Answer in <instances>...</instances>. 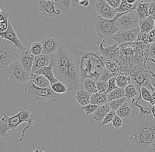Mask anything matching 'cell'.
Segmentation results:
<instances>
[{"mask_svg":"<svg viewBox=\"0 0 155 152\" xmlns=\"http://www.w3.org/2000/svg\"><path fill=\"white\" fill-rule=\"evenodd\" d=\"M82 52L71 45L60 44L56 52L50 55L54 76L68 90L81 89L79 66Z\"/></svg>","mask_w":155,"mask_h":152,"instance_id":"obj_1","label":"cell"},{"mask_svg":"<svg viewBox=\"0 0 155 152\" xmlns=\"http://www.w3.org/2000/svg\"><path fill=\"white\" fill-rule=\"evenodd\" d=\"M150 45L140 41H134L118 46L113 60L120 63L121 73L130 76L137 72L149 67L146 64L149 58Z\"/></svg>","mask_w":155,"mask_h":152,"instance_id":"obj_2","label":"cell"},{"mask_svg":"<svg viewBox=\"0 0 155 152\" xmlns=\"http://www.w3.org/2000/svg\"><path fill=\"white\" fill-rule=\"evenodd\" d=\"M131 141L136 152H155V118L140 113L131 122Z\"/></svg>","mask_w":155,"mask_h":152,"instance_id":"obj_3","label":"cell"},{"mask_svg":"<svg viewBox=\"0 0 155 152\" xmlns=\"http://www.w3.org/2000/svg\"><path fill=\"white\" fill-rule=\"evenodd\" d=\"M27 103L48 105L57 101L61 97V94L55 93L51 86L47 88L37 87L33 83L31 79L25 84L15 83Z\"/></svg>","mask_w":155,"mask_h":152,"instance_id":"obj_4","label":"cell"},{"mask_svg":"<svg viewBox=\"0 0 155 152\" xmlns=\"http://www.w3.org/2000/svg\"><path fill=\"white\" fill-rule=\"evenodd\" d=\"M104 67L103 57L99 52H82L79 66L81 89L83 81L87 78L97 81Z\"/></svg>","mask_w":155,"mask_h":152,"instance_id":"obj_5","label":"cell"},{"mask_svg":"<svg viewBox=\"0 0 155 152\" xmlns=\"http://www.w3.org/2000/svg\"><path fill=\"white\" fill-rule=\"evenodd\" d=\"M21 52L13 43L2 38L0 41V70L5 69L12 63L18 61Z\"/></svg>","mask_w":155,"mask_h":152,"instance_id":"obj_6","label":"cell"},{"mask_svg":"<svg viewBox=\"0 0 155 152\" xmlns=\"http://www.w3.org/2000/svg\"><path fill=\"white\" fill-rule=\"evenodd\" d=\"M124 13H116L113 19H108L97 16L94 19V25L97 35L101 38H108L111 37L119 31L116 27V22L117 19Z\"/></svg>","mask_w":155,"mask_h":152,"instance_id":"obj_7","label":"cell"},{"mask_svg":"<svg viewBox=\"0 0 155 152\" xmlns=\"http://www.w3.org/2000/svg\"><path fill=\"white\" fill-rule=\"evenodd\" d=\"M5 69L8 78L15 83L25 84L31 79V73L24 70L19 61L12 63Z\"/></svg>","mask_w":155,"mask_h":152,"instance_id":"obj_8","label":"cell"},{"mask_svg":"<svg viewBox=\"0 0 155 152\" xmlns=\"http://www.w3.org/2000/svg\"><path fill=\"white\" fill-rule=\"evenodd\" d=\"M140 20L137 15L136 10H132L122 15L116 20V27L120 30L127 31L139 27Z\"/></svg>","mask_w":155,"mask_h":152,"instance_id":"obj_9","label":"cell"},{"mask_svg":"<svg viewBox=\"0 0 155 152\" xmlns=\"http://www.w3.org/2000/svg\"><path fill=\"white\" fill-rule=\"evenodd\" d=\"M150 70L149 67L130 75L131 82L135 86L138 91L142 87L147 88L151 93L155 91L150 81Z\"/></svg>","mask_w":155,"mask_h":152,"instance_id":"obj_10","label":"cell"},{"mask_svg":"<svg viewBox=\"0 0 155 152\" xmlns=\"http://www.w3.org/2000/svg\"><path fill=\"white\" fill-rule=\"evenodd\" d=\"M21 124L18 114L10 117L4 114L3 118L0 120V138L9 135L7 131L9 130L14 131Z\"/></svg>","mask_w":155,"mask_h":152,"instance_id":"obj_11","label":"cell"},{"mask_svg":"<svg viewBox=\"0 0 155 152\" xmlns=\"http://www.w3.org/2000/svg\"><path fill=\"white\" fill-rule=\"evenodd\" d=\"M140 31L139 27L133 30H119L115 34L112 35L111 38L115 40L119 46L123 44L135 41Z\"/></svg>","mask_w":155,"mask_h":152,"instance_id":"obj_12","label":"cell"},{"mask_svg":"<svg viewBox=\"0 0 155 152\" xmlns=\"http://www.w3.org/2000/svg\"><path fill=\"white\" fill-rule=\"evenodd\" d=\"M19 106H21V108H19V112L18 113L20 122H21V123L24 122H28V125L23 130V131H22V136H21L20 139L13 143H16L17 142H20V141H22L23 140L24 134H25V131L28 128L31 126L33 124L34 121L37 118V117L35 115L31 114V111L32 110L35 106L32 109L29 108L28 105H27V102H24L22 105H19Z\"/></svg>","mask_w":155,"mask_h":152,"instance_id":"obj_13","label":"cell"},{"mask_svg":"<svg viewBox=\"0 0 155 152\" xmlns=\"http://www.w3.org/2000/svg\"><path fill=\"white\" fill-rule=\"evenodd\" d=\"M37 8L39 12L45 17H57L61 14V11L56 8L55 1L39 0Z\"/></svg>","mask_w":155,"mask_h":152,"instance_id":"obj_14","label":"cell"},{"mask_svg":"<svg viewBox=\"0 0 155 152\" xmlns=\"http://www.w3.org/2000/svg\"><path fill=\"white\" fill-rule=\"evenodd\" d=\"M0 37L1 38L9 40L13 43L15 46L21 51H26L29 49L28 48L24 47L21 43L20 40L18 38L17 34L11 24L9 20H8L7 29L5 31L0 32Z\"/></svg>","mask_w":155,"mask_h":152,"instance_id":"obj_15","label":"cell"},{"mask_svg":"<svg viewBox=\"0 0 155 152\" xmlns=\"http://www.w3.org/2000/svg\"><path fill=\"white\" fill-rule=\"evenodd\" d=\"M95 9L99 16L105 19H113L116 15L114 9L107 4L105 0H98L96 4Z\"/></svg>","mask_w":155,"mask_h":152,"instance_id":"obj_16","label":"cell"},{"mask_svg":"<svg viewBox=\"0 0 155 152\" xmlns=\"http://www.w3.org/2000/svg\"><path fill=\"white\" fill-rule=\"evenodd\" d=\"M35 57L32 54L30 49L22 51L19 54L18 61L24 67V70L29 73H31V71Z\"/></svg>","mask_w":155,"mask_h":152,"instance_id":"obj_17","label":"cell"},{"mask_svg":"<svg viewBox=\"0 0 155 152\" xmlns=\"http://www.w3.org/2000/svg\"><path fill=\"white\" fill-rule=\"evenodd\" d=\"M42 45V54L51 55L56 52L60 45L58 40L55 38L46 37L41 41Z\"/></svg>","mask_w":155,"mask_h":152,"instance_id":"obj_18","label":"cell"},{"mask_svg":"<svg viewBox=\"0 0 155 152\" xmlns=\"http://www.w3.org/2000/svg\"><path fill=\"white\" fill-rule=\"evenodd\" d=\"M50 65V55L42 54L35 56L31 73H35L37 70L45 66Z\"/></svg>","mask_w":155,"mask_h":152,"instance_id":"obj_19","label":"cell"},{"mask_svg":"<svg viewBox=\"0 0 155 152\" xmlns=\"http://www.w3.org/2000/svg\"><path fill=\"white\" fill-rule=\"evenodd\" d=\"M105 67L113 74L114 77L119 76L122 73L120 65L116 60L108 59L103 57Z\"/></svg>","mask_w":155,"mask_h":152,"instance_id":"obj_20","label":"cell"},{"mask_svg":"<svg viewBox=\"0 0 155 152\" xmlns=\"http://www.w3.org/2000/svg\"><path fill=\"white\" fill-rule=\"evenodd\" d=\"M34 74L37 75H42L45 76L50 81L51 85L59 81L55 78L52 69V65H49L48 66H45L37 70Z\"/></svg>","mask_w":155,"mask_h":152,"instance_id":"obj_21","label":"cell"},{"mask_svg":"<svg viewBox=\"0 0 155 152\" xmlns=\"http://www.w3.org/2000/svg\"><path fill=\"white\" fill-rule=\"evenodd\" d=\"M105 40H104L100 44L99 48V53L104 57L113 60L115 50L118 47V44L116 43L111 46H108L106 48H104L103 46V44Z\"/></svg>","mask_w":155,"mask_h":152,"instance_id":"obj_22","label":"cell"},{"mask_svg":"<svg viewBox=\"0 0 155 152\" xmlns=\"http://www.w3.org/2000/svg\"><path fill=\"white\" fill-rule=\"evenodd\" d=\"M109 102L99 106L93 114V117L96 121L102 122L105 116L111 111Z\"/></svg>","mask_w":155,"mask_h":152,"instance_id":"obj_23","label":"cell"},{"mask_svg":"<svg viewBox=\"0 0 155 152\" xmlns=\"http://www.w3.org/2000/svg\"><path fill=\"white\" fill-rule=\"evenodd\" d=\"M55 4L57 9L59 10L61 14L67 13L74 7L73 0H56Z\"/></svg>","mask_w":155,"mask_h":152,"instance_id":"obj_24","label":"cell"},{"mask_svg":"<svg viewBox=\"0 0 155 152\" xmlns=\"http://www.w3.org/2000/svg\"><path fill=\"white\" fill-rule=\"evenodd\" d=\"M108 94L105 93L97 92L91 95L90 99V104L97 105L101 106L108 103Z\"/></svg>","mask_w":155,"mask_h":152,"instance_id":"obj_25","label":"cell"},{"mask_svg":"<svg viewBox=\"0 0 155 152\" xmlns=\"http://www.w3.org/2000/svg\"><path fill=\"white\" fill-rule=\"evenodd\" d=\"M31 79L35 86L41 88H47L51 86L50 81L42 75L31 73Z\"/></svg>","mask_w":155,"mask_h":152,"instance_id":"obj_26","label":"cell"},{"mask_svg":"<svg viewBox=\"0 0 155 152\" xmlns=\"http://www.w3.org/2000/svg\"><path fill=\"white\" fill-rule=\"evenodd\" d=\"M91 94L84 89H80L76 92V99L82 106L90 104Z\"/></svg>","mask_w":155,"mask_h":152,"instance_id":"obj_27","label":"cell"},{"mask_svg":"<svg viewBox=\"0 0 155 152\" xmlns=\"http://www.w3.org/2000/svg\"><path fill=\"white\" fill-rule=\"evenodd\" d=\"M155 20L151 17H148L145 19L140 20L139 22L140 32L147 33L154 28Z\"/></svg>","mask_w":155,"mask_h":152,"instance_id":"obj_28","label":"cell"},{"mask_svg":"<svg viewBox=\"0 0 155 152\" xmlns=\"http://www.w3.org/2000/svg\"><path fill=\"white\" fill-rule=\"evenodd\" d=\"M135 41H140L146 44H151L155 42V28L147 33H139Z\"/></svg>","mask_w":155,"mask_h":152,"instance_id":"obj_29","label":"cell"},{"mask_svg":"<svg viewBox=\"0 0 155 152\" xmlns=\"http://www.w3.org/2000/svg\"><path fill=\"white\" fill-rule=\"evenodd\" d=\"M137 15L140 21L149 17V3H139L136 8Z\"/></svg>","mask_w":155,"mask_h":152,"instance_id":"obj_30","label":"cell"},{"mask_svg":"<svg viewBox=\"0 0 155 152\" xmlns=\"http://www.w3.org/2000/svg\"><path fill=\"white\" fill-rule=\"evenodd\" d=\"M131 112L130 106L127 102L123 103L116 111V115L121 118H129Z\"/></svg>","mask_w":155,"mask_h":152,"instance_id":"obj_31","label":"cell"},{"mask_svg":"<svg viewBox=\"0 0 155 152\" xmlns=\"http://www.w3.org/2000/svg\"><path fill=\"white\" fill-rule=\"evenodd\" d=\"M9 20V13L5 8H3L0 14V32L6 31Z\"/></svg>","mask_w":155,"mask_h":152,"instance_id":"obj_32","label":"cell"},{"mask_svg":"<svg viewBox=\"0 0 155 152\" xmlns=\"http://www.w3.org/2000/svg\"><path fill=\"white\" fill-rule=\"evenodd\" d=\"M82 89L86 90L91 94L98 92L96 81L91 78H87L83 81Z\"/></svg>","mask_w":155,"mask_h":152,"instance_id":"obj_33","label":"cell"},{"mask_svg":"<svg viewBox=\"0 0 155 152\" xmlns=\"http://www.w3.org/2000/svg\"><path fill=\"white\" fill-rule=\"evenodd\" d=\"M116 83L117 87L124 89L126 86L130 84V76L127 74L121 73L116 76Z\"/></svg>","mask_w":155,"mask_h":152,"instance_id":"obj_34","label":"cell"},{"mask_svg":"<svg viewBox=\"0 0 155 152\" xmlns=\"http://www.w3.org/2000/svg\"><path fill=\"white\" fill-rule=\"evenodd\" d=\"M125 97V91L124 89L117 87L116 89L108 93V102L115 99Z\"/></svg>","mask_w":155,"mask_h":152,"instance_id":"obj_35","label":"cell"},{"mask_svg":"<svg viewBox=\"0 0 155 152\" xmlns=\"http://www.w3.org/2000/svg\"><path fill=\"white\" fill-rule=\"evenodd\" d=\"M124 89L125 91V97L128 100L135 97L138 94V90L133 84H129L126 86Z\"/></svg>","mask_w":155,"mask_h":152,"instance_id":"obj_36","label":"cell"},{"mask_svg":"<svg viewBox=\"0 0 155 152\" xmlns=\"http://www.w3.org/2000/svg\"><path fill=\"white\" fill-rule=\"evenodd\" d=\"M134 7V4L128 3L127 0H121V4L118 8L114 9L116 13H125L132 10Z\"/></svg>","mask_w":155,"mask_h":152,"instance_id":"obj_37","label":"cell"},{"mask_svg":"<svg viewBox=\"0 0 155 152\" xmlns=\"http://www.w3.org/2000/svg\"><path fill=\"white\" fill-rule=\"evenodd\" d=\"M51 87L53 91L58 94H62L68 91L66 86L60 81L51 85Z\"/></svg>","mask_w":155,"mask_h":152,"instance_id":"obj_38","label":"cell"},{"mask_svg":"<svg viewBox=\"0 0 155 152\" xmlns=\"http://www.w3.org/2000/svg\"><path fill=\"white\" fill-rule=\"evenodd\" d=\"M127 101L128 100L127 98L126 97H124L118 99H115L110 102H109V105L111 109L116 112V110L119 108V107L123 103L127 102Z\"/></svg>","mask_w":155,"mask_h":152,"instance_id":"obj_39","label":"cell"},{"mask_svg":"<svg viewBox=\"0 0 155 152\" xmlns=\"http://www.w3.org/2000/svg\"><path fill=\"white\" fill-rule=\"evenodd\" d=\"M34 56H37L42 54V45L41 42H35L32 44L30 49Z\"/></svg>","mask_w":155,"mask_h":152,"instance_id":"obj_40","label":"cell"},{"mask_svg":"<svg viewBox=\"0 0 155 152\" xmlns=\"http://www.w3.org/2000/svg\"><path fill=\"white\" fill-rule=\"evenodd\" d=\"M98 92L105 93L108 88V81H99L96 82Z\"/></svg>","mask_w":155,"mask_h":152,"instance_id":"obj_41","label":"cell"},{"mask_svg":"<svg viewBox=\"0 0 155 152\" xmlns=\"http://www.w3.org/2000/svg\"><path fill=\"white\" fill-rule=\"evenodd\" d=\"M138 91H140L142 99L145 101L150 103L152 98V93L147 88L144 87H141L140 90Z\"/></svg>","mask_w":155,"mask_h":152,"instance_id":"obj_42","label":"cell"},{"mask_svg":"<svg viewBox=\"0 0 155 152\" xmlns=\"http://www.w3.org/2000/svg\"><path fill=\"white\" fill-rule=\"evenodd\" d=\"M99 106L97 105L89 104L85 106H82V109L87 115L93 114Z\"/></svg>","mask_w":155,"mask_h":152,"instance_id":"obj_43","label":"cell"},{"mask_svg":"<svg viewBox=\"0 0 155 152\" xmlns=\"http://www.w3.org/2000/svg\"><path fill=\"white\" fill-rule=\"evenodd\" d=\"M113 77H114L113 74L105 67L98 80L99 81H108Z\"/></svg>","mask_w":155,"mask_h":152,"instance_id":"obj_44","label":"cell"},{"mask_svg":"<svg viewBox=\"0 0 155 152\" xmlns=\"http://www.w3.org/2000/svg\"><path fill=\"white\" fill-rule=\"evenodd\" d=\"M116 114V112L111 109V111L105 116V118L104 119L103 121L102 122V125H106L107 124L111 123L112 120H113V118Z\"/></svg>","mask_w":155,"mask_h":152,"instance_id":"obj_45","label":"cell"},{"mask_svg":"<svg viewBox=\"0 0 155 152\" xmlns=\"http://www.w3.org/2000/svg\"><path fill=\"white\" fill-rule=\"evenodd\" d=\"M111 123H112L114 128L116 129L120 128L123 125V121H122V118L117 116L116 114L113 118Z\"/></svg>","mask_w":155,"mask_h":152,"instance_id":"obj_46","label":"cell"},{"mask_svg":"<svg viewBox=\"0 0 155 152\" xmlns=\"http://www.w3.org/2000/svg\"><path fill=\"white\" fill-rule=\"evenodd\" d=\"M116 77H113L108 81V88L107 92H106L107 94L109 93V92L117 88V86L116 85Z\"/></svg>","mask_w":155,"mask_h":152,"instance_id":"obj_47","label":"cell"},{"mask_svg":"<svg viewBox=\"0 0 155 152\" xmlns=\"http://www.w3.org/2000/svg\"><path fill=\"white\" fill-rule=\"evenodd\" d=\"M107 4L113 9L118 8L121 4V0H105Z\"/></svg>","mask_w":155,"mask_h":152,"instance_id":"obj_48","label":"cell"},{"mask_svg":"<svg viewBox=\"0 0 155 152\" xmlns=\"http://www.w3.org/2000/svg\"><path fill=\"white\" fill-rule=\"evenodd\" d=\"M149 17L155 18V2L149 3Z\"/></svg>","mask_w":155,"mask_h":152,"instance_id":"obj_49","label":"cell"},{"mask_svg":"<svg viewBox=\"0 0 155 152\" xmlns=\"http://www.w3.org/2000/svg\"><path fill=\"white\" fill-rule=\"evenodd\" d=\"M149 57L155 60V42L151 44L150 45Z\"/></svg>","mask_w":155,"mask_h":152,"instance_id":"obj_50","label":"cell"},{"mask_svg":"<svg viewBox=\"0 0 155 152\" xmlns=\"http://www.w3.org/2000/svg\"><path fill=\"white\" fill-rule=\"evenodd\" d=\"M154 0H137L136 2L134 4L136 5H137V4L139 3H150L153 2Z\"/></svg>","mask_w":155,"mask_h":152,"instance_id":"obj_51","label":"cell"},{"mask_svg":"<svg viewBox=\"0 0 155 152\" xmlns=\"http://www.w3.org/2000/svg\"><path fill=\"white\" fill-rule=\"evenodd\" d=\"M150 104L152 105H155V91L152 92V98Z\"/></svg>","mask_w":155,"mask_h":152,"instance_id":"obj_52","label":"cell"},{"mask_svg":"<svg viewBox=\"0 0 155 152\" xmlns=\"http://www.w3.org/2000/svg\"><path fill=\"white\" fill-rule=\"evenodd\" d=\"M79 5H80L86 7H87L89 5V0H84V1H81V2H80Z\"/></svg>","mask_w":155,"mask_h":152,"instance_id":"obj_53","label":"cell"},{"mask_svg":"<svg viewBox=\"0 0 155 152\" xmlns=\"http://www.w3.org/2000/svg\"><path fill=\"white\" fill-rule=\"evenodd\" d=\"M148 60L152 61L155 63V60H154V59L149 58V59H148ZM150 76H152V77H154H154H155V73H154L153 72V71H151V70H150Z\"/></svg>","mask_w":155,"mask_h":152,"instance_id":"obj_54","label":"cell"},{"mask_svg":"<svg viewBox=\"0 0 155 152\" xmlns=\"http://www.w3.org/2000/svg\"><path fill=\"white\" fill-rule=\"evenodd\" d=\"M150 81H151L152 86L155 89V77L154 78V77H152L150 76Z\"/></svg>","mask_w":155,"mask_h":152,"instance_id":"obj_55","label":"cell"},{"mask_svg":"<svg viewBox=\"0 0 155 152\" xmlns=\"http://www.w3.org/2000/svg\"><path fill=\"white\" fill-rule=\"evenodd\" d=\"M127 2L130 4H134L137 0H127Z\"/></svg>","mask_w":155,"mask_h":152,"instance_id":"obj_56","label":"cell"},{"mask_svg":"<svg viewBox=\"0 0 155 152\" xmlns=\"http://www.w3.org/2000/svg\"><path fill=\"white\" fill-rule=\"evenodd\" d=\"M0 8H4V5L3 1V0H0Z\"/></svg>","mask_w":155,"mask_h":152,"instance_id":"obj_57","label":"cell"},{"mask_svg":"<svg viewBox=\"0 0 155 152\" xmlns=\"http://www.w3.org/2000/svg\"><path fill=\"white\" fill-rule=\"evenodd\" d=\"M155 20V18H153ZM154 28H155V26H154Z\"/></svg>","mask_w":155,"mask_h":152,"instance_id":"obj_58","label":"cell"},{"mask_svg":"<svg viewBox=\"0 0 155 152\" xmlns=\"http://www.w3.org/2000/svg\"><path fill=\"white\" fill-rule=\"evenodd\" d=\"M49 1H55L56 0H49Z\"/></svg>","mask_w":155,"mask_h":152,"instance_id":"obj_59","label":"cell"},{"mask_svg":"<svg viewBox=\"0 0 155 152\" xmlns=\"http://www.w3.org/2000/svg\"><path fill=\"white\" fill-rule=\"evenodd\" d=\"M79 1H80V2H81V1H84V0H79Z\"/></svg>","mask_w":155,"mask_h":152,"instance_id":"obj_60","label":"cell"},{"mask_svg":"<svg viewBox=\"0 0 155 152\" xmlns=\"http://www.w3.org/2000/svg\"><path fill=\"white\" fill-rule=\"evenodd\" d=\"M76 2H78V1H79V0H75Z\"/></svg>","mask_w":155,"mask_h":152,"instance_id":"obj_61","label":"cell"},{"mask_svg":"<svg viewBox=\"0 0 155 152\" xmlns=\"http://www.w3.org/2000/svg\"><path fill=\"white\" fill-rule=\"evenodd\" d=\"M1 39H2V38H1V37H0V41H1Z\"/></svg>","mask_w":155,"mask_h":152,"instance_id":"obj_62","label":"cell"}]
</instances>
